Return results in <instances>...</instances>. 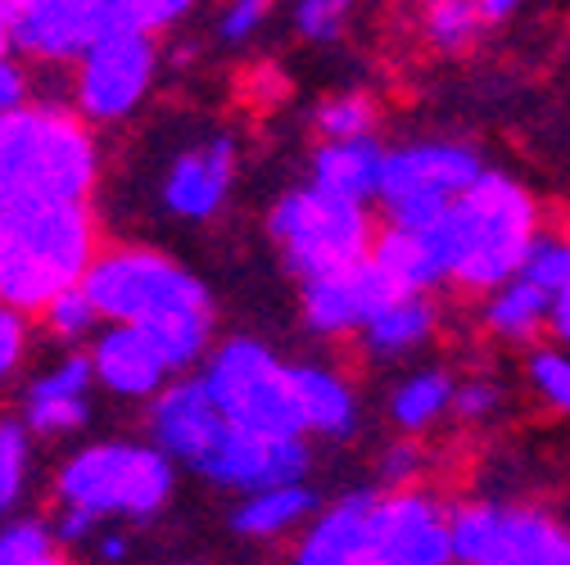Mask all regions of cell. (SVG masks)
<instances>
[{"mask_svg":"<svg viewBox=\"0 0 570 565\" xmlns=\"http://www.w3.org/2000/svg\"><path fill=\"white\" fill-rule=\"evenodd\" d=\"M539 236L543 227H539L534 195L517 177L493 172V168L435 227L421 231L440 276L449 286H462L475 295H493L508 280H517Z\"/></svg>","mask_w":570,"mask_h":565,"instance_id":"1","label":"cell"},{"mask_svg":"<svg viewBox=\"0 0 570 565\" xmlns=\"http://www.w3.org/2000/svg\"><path fill=\"white\" fill-rule=\"evenodd\" d=\"M100 254V227L87 204H19L0 214V308L41 317L82 280Z\"/></svg>","mask_w":570,"mask_h":565,"instance_id":"2","label":"cell"},{"mask_svg":"<svg viewBox=\"0 0 570 565\" xmlns=\"http://www.w3.org/2000/svg\"><path fill=\"white\" fill-rule=\"evenodd\" d=\"M96 177L100 146L73 109L32 100L0 118V214L19 204H87Z\"/></svg>","mask_w":570,"mask_h":565,"instance_id":"3","label":"cell"},{"mask_svg":"<svg viewBox=\"0 0 570 565\" xmlns=\"http://www.w3.org/2000/svg\"><path fill=\"white\" fill-rule=\"evenodd\" d=\"M186 14V0H19L10 54L32 63H78L109 37H159Z\"/></svg>","mask_w":570,"mask_h":565,"instance_id":"4","label":"cell"},{"mask_svg":"<svg viewBox=\"0 0 570 565\" xmlns=\"http://www.w3.org/2000/svg\"><path fill=\"white\" fill-rule=\"evenodd\" d=\"M177 466L155 448V444H127V439H105L87 444L68 457L55 475V498L59 507L87 512L91 521H146L164 512L173 498Z\"/></svg>","mask_w":570,"mask_h":565,"instance_id":"5","label":"cell"},{"mask_svg":"<svg viewBox=\"0 0 570 565\" xmlns=\"http://www.w3.org/2000/svg\"><path fill=\"white\" fill-rule=\"evenodd\" d=\"M267 236L285 262V271L304 280H322L372 258L376 227L363 204L331 199L313 186L281 195L267 214Z\"/></svg>","mask_w":570,"mask_h":565,"instance_id":"6","label":"cell"},{"mask_svg":"<svg viewBox=\"0 0 570 565\" xmlns=\"http://www.w3.org/2000/svg\"><path fill=\"white\" fill-rule=\"evenodd\" d=\"M199 380L227 426L254 430V435H276V439H304L291 367H285L263 339H245V335L223 339L208 353Z\"/></svg>","mask_w":570,"mask_h":565,"instance_id":"7","label":"cell"},{"mask_svg":"<svg viewBox=\"0 0 570 565\" xmlns=\"http://www.w3.org/2000/svg\"><path fill=\"white\" fill-rule=\"evenodd\" d=\"M82 290L105 326H146L177 308H213L204 280L150 245L100 249Z\"/></svg>","mask_w":570,"mask_h":565,"instance_id":"8","label":"cell"},{"mask_svg":"<svg viewBox=\"0 0 570 565\" xmlns=\"http://www.w3.org/2000/svg\"><path fill=\"white\" fill-rule=\"evenodd\" d=\"M484 159L458 140H412V146L385 150V172L376 204L385 227L394 231H425L484 177Z\"/></svg>","mask_w":570,"mask_h":565,"instance_id":"9","label":"cell"},{"mask_svg":"<svg viewBox=\"0 0 570 565\" xmlns=\"http://www.w3.org/2000/svg\"><path fill=\"white\" fill-rule=\"evenodd\" d=\"M458 565H570V529L543 512L508 503L453 507Z\"/></svg>","mask_w":570,"mask_h":565,"instance_id":"10","label":"cell"},{"mask_svg":"<svg viewBox=\"0 0 570 565\" xmlns=\"http://www.w3.org/2000/svg\"><path fill=\"white\" fill-rule=\"evenodd\" d=\"M155 73H159L155 37H140V32L109 37L73 63V113L87 127L91 122H100V127L122 122L146 105Z\"/></svg>","mask_w":570,"mask_h":565,"instance_id":"11","label":"cell"},{"mask_svg":"<svg viewBox=\"0 0 570 565\" xmlns=\"http://www.w3.org/2000/svg\"><path fill=\"white\" fill-rule=\"evenodd\" d=\"M372 547L385 565H458L453 561V507H444L425 488L376 493Z\"/></svg>","mask_w":570,"mask_h":565,"instance_id":"12","label":"cell"},{"mask_svg":"<svg viewBox=\"0 0 570 565\" xmlns=\"http://www.w3.org/2000/svg\"><path fill=\"white\" fill-rule=\"evenodd\" d=\"M399 299V290L385 280V271L367 258L348 271L322 276V280H304L299 286V313L304 326L322 339H340V335H363L367 321L376 313H385Z\"/></svg>","mask_w":570,"mask_h":565,"instance_id":"13","label":"cell"},{"mask_svg":"<svg viewBox=\"0 0 570 565\" xmlns=\"http://www.w3.org/2000/svg\"><path fill=\"white\" fill-rule=\"evenodd\" d=\"M204 479L236 488V493H267V488H285V484H304L308 475V444L304 439H276V435H254V430H236L227 426V435L218 439L213 457L199 470Z\"/></svg>","mask_w":570,"mask_h":565,"instance_id":"14","label":"cell"},{"mask_svg":"<svg viewBox=\"0 0 570 565\" xmlns=\"http://www.w3.org/2000/svg\"><path fill=\"white\" fill-rule=\"evenodd\" d=\"M150 435H155V448L173 466L204 470V462L213 457L218 439L227 435V420H223L218 407H213L199 376H177L150 403Z\"/></svg>","mask_w":570,"mask_h":565,"instance_id":"15","label":"cell"},{"mask_svg":"<svg viewBox=\"0 0 570 565\" xmlns=\"http://www.w3.org/2000/svg\"><path fill=\"white\" fill-rule=\"evenodd\" d=\"M232 181H236V140L208 136L173 159L164 177V208L186 222H208L227 204Z\"/></svg>","mask_w":570,"mask_h":565,"instance_id":"16","label":"cell"},{"mask_svg":"<svg viewBox=\"0 0 570 565\" xmlns=\"http://www.w3.org/2000/svg\"><path fill=\"white\" fill-rule=\"evenodd\" d=\"M87 358H91L96 385L109 389L114 398H131V403H155L173 376L140 326H105L91 339Z\"/></svg>","mask_w":570,"mask_h":565,"instance_id":"17","label":"cell"},{"mask_svg":"<svg viewBox=\"0 0 570 565\" xmlns=\"http://www.w3.org/2000/svg\"><path fill=\"white\" fill-rule=\"evenodd\" d=\"M91 389H96V371L87 348L82 353H63V358L37 376L23 394V426L41 439H63L78 435L91 420Z\"/></svg>","mask_w":570,"mask_h":565,"instance_id":"18","label":"cell"},{"mask_svg":"<svg viewBox=\"0 0 570 565\" xmlns=\"http://www.w3.org/2000/svg\"><path fill=\"white\" fill-rule=\"evenodd\" d=\"M372 507L376 493H348L335 507H326L308 525L291 565H385L372 547Z\"/></svg>","mask_w":570,"mask_h":565,"instance_id":"19","label":"cell"},{"mask_svg":"<svg viewBox=\"0 0 570 565\" xmlns=\"http://www.w3.org/2000/svg\"><path fill=\"white\" fill-rule=\"evenodd\" d=\"M381 172H385V146L376 136L367 140H331V146L313 150V190L331 195V199H348V204H372L381 190Z\"/></svg>","mask_w":570,"mask_h":565,"instance_id":"20","label":"cell"},{"mask_svg":"<svg viewBox=\"0 0 570 565\" xmlns=\"http://www.w3.org/2000/svg\"><path fill=\"white\" fill-rule=\"evenodd\" d=\"M291 385H295V407L304 420V435H322V439H348L358 430V394L353 385L331 371V367H291Z\"/></svg>","mask_w":570,"mask_h":565,"instance_id":"21","label":"cell"},{"mask_svg":"<svg viewBox=\"0 0 570 565\" xmlns=\"http://www.w3.org/2000/svg\"><path fill=\"white\" fill-rule=\"evenodd\" d=\"M440 330V308L431 295H399L385 313H376L363 330V348L376 363H403L425 348Z\"/></svg>","mask_w":570,"mask_h":565,"instance_id":"22","label":"cell"},{"mask_svg":"<svg viewBox=\"0 0 570 565\" xmlns=\"http://www.w3.org/2000/svg\"><path fill=\"white\" fill-rule=\"evenodd\" d=\"M484 330L508 339V344H530L552 326V295H543L539 286H530V280H508L503 290L484 295Z\"/></svg>","mask_w":570,"mask_h":565,"instance_id":"23","label":"cell"},{"mask_svg":"<svg viewBox=\"0 0 570 565\" xmlns=\"http://www.w3.org/2000/svg\"><path fill=\"white\" fill-rule=\"evenodd\" d=\"M313 516H317V493L308 484H285V488L249 493L236 507L232 525L245 538H281V534H295L299 525H308Z\"/></svg>","mask_w":570,"mask_h":565,"instance_id":"24","label":"cell"},{"mask_svg":"<svg viewBox=\"0 0 570 565\" xmlns=\"http://www.w3.org/2000/svg\"><path fill=\"white\" fill-rule=\"evenodd\" d=\"M453 394H458V380H453L449 371H440V367L412 371L407 380L394 385L385 412H390V420H394V426H399L407 439H416V435H425L431 426H440V420L453 412Z\"/></svg>","mask_w":570,"mask_h":565,"instance_id":"25","label":"cell"},{"mask_svg":"<svg viewBox=\"0 0 570 565\" xmlns=\"http://www.w3.org/2000/svg\"><path fill=\"white\" fill-rule=\"evenodd\" d=\"M372 262L385 271V280L399 290V295H431L435 286H444V276L425 249L421 231H394L385 227L372 245Z\"/></svg>","mask_w":570,"mask_h":565,"instance_id":"26","label":"cell"},{"mask_svg":"<svg viewBox=\"0 0 570 565\" xmlns=\"http://www.w3.org/2000/svg\"><path fill=\"white\" fill-rule=\"evenodd\" d=\"M140 330H146L150 344L159 348V358L168 363L173 380L213 353V308H177V313L146 321Z\"/></svg>","mask_w":570,"mask_h":565,"instance_id":"27","label":"cell"},{"mask_svg":"<svg viewBox=\"0 0 570 565\" xmlns=\"http://www.w3.org/2000/svg\"><path fill=\"white\" fill-rule=\"evenodd\" d=\"M381 122V105L367 91H335L313 109V131L322 136V146L331 140H367Z\"/></svg>","mask_w":570,"mask_h":565,"instance_id":"28","label":"cell"},{"mask_svg":"<svg viewBox=\"0 0 570 565\" xmlns=\"http://www.w3.org/2000/svg\"><path fill=\"white\" fill-rule=\"evenodd\" d=\"M484 32L475 0H435V6L421 10V37L431 41L440 54H462L475 46V37Z\"/></svg>","mask_w":570,"mask_h":565,"instance_id":"29","label":"cell"},{"mask_svg":"<svg viewBox=\"0 0 570 565\" xmlns=\"http://www.w3.org/2000/svg\"><path fill=\"white\" fill-rule=\"evenodd\" d=\"M32 470V430L23 416H0V516L14 512Z\"/></svg>","mask_w":570,"mask_h":565,"instance_id":"30","label":"cell"},{"mask_svg":"<svg viewBox=\"0 0 570 565\" xmlns=\"http://www.w3.org/2000/svg\"><path fill=\"white\" fill-rule=\"evenodd\" d=\"M525 380L530 389L561 416H570V348L561 344H534L525 353Z\"/></svg>","mask_w":570,"mask_h":565,"instance_id":"31","label":"cell"},{"mask_svg":"<svg viewBox=\"0 0 570 565\" xmlns=\"http://www.w3.org/2000/svg\"><path fill=\"white\" fill-rule=\"evenodd\" d=\"M0 565H68L46 521H10L0 529Z\"/></svg>","mask_w":570,"mask_h":565,"instance_id":"32","label":"cell"},{"mask_svg":"<svg viewBox=\"0 0 570 565\" xmlns=\"http://www.w3.org/2000/svg\"><path fill=\"white\" fill-rule=\"evenodd\" d=\"M41 326H46L50 339H59V344H82V339H96V335H100V313H96V304L87 299V290H68L63 299H55V304L41 313Z\"/></svg>","mask_w":570,"mask_h":565,"instance_id":"33","label":"cell"},{"mask_svg":"<svg viewBox=\"0 0 570 565\" xmlns=\"http://www.w3.org/2000/svg\"><path fill=\"white\" fill-rule=\"evenodd\" d=\"M521 280H530V286H539L543 295H561L570 286V236H539L525 267H521Z\"/></svg>","mask_w":570,"mask_h":565,"instance_id":"34","label":"cell"},{"mask_svg":"<svg viewBox=\"0 0 570 565\" xmlns=\"http://www.w3.org/2000/svg\"><path fill=\"white\" fill-rule=\"evenodd\" d=\"M295 28L304 41L331 46L348 28V6L344 0H304V6H295Z\"/></svg>","mask_w":570,"mask_h":565,"instance_id":"35","label":"cell"},{"mask_svg":"<svg viewBox=\"0 0 570 565\" xmlns=\"http://www.w3.org/2000/svg\"><path fill=\"white\" fill-rule=\"evenodd\" d=\"M498 407H503V385L475 376V380H458V394H453V412L449 416L466 420V426H480V420L498 416Z\"/></svg>","mask_w":570,"mask_h":565,"instance_id":"36","label":"cell"},{"mask_svg":"<svg viewBox=\"0 0 570 565\" xmlns=\"http://www.w3.org/2000/svg\"><path fill=\"white\" fill-rule=\"evenodd\" d=\"M425 475V448L416 439H399L385 448L381 457V484L390 493H403V488H416V479Z\"/></svg>","mask_w":570,"mask_h":565,"instance_id":"37","label":"cell"},{"mask_svg":"<svg viewBox=\"0 0 570 565\" xmlns=\"http://www.w3.org/2000/svg\"><path fill=\"white\" fill-rule=\"evenodd\" d=\"M263 19H267V6H263V0H236V6H227L223 19H218V41H227V46H245V41L258 32Z\"/></svg>","mask_w":570,"mask_h":565,"instance_id":"38","label":"cell"},{"mask_svg":"<svg viewBox=\"0 0 570 565\" xmlns=\"http://www.w3.org/2000/svg\"><path fill=\"white\" fill-rule=\"evenodd\" d=\"M240 87H245V100H254V105H281L285 100V73L276 63H249V73L240 78Z\"/></svg>","mask_w":570,"mask_h":565,"instance_id":"39","label":"cell"},{"mask_svg":"<svg viewBox=\"0 0 570 565\" xmlns=\"http://www.w3.org/2000/svg\"><path fill=\"white\" fill-rule=\"evenodd\" d=\"M23 348H28V321L0 308V380L14 376V367L23 363Z\"/></svg>","mask_w":570,"mask_h":565,"instance_id":"40","label":"cell"},{"mask_svg":"<svg viewBox=\"0 0 570 565\" xmlns=\"http://www.w3.org/2000/svg\"><path fill=\"white\" fill-rule=\"evenodd\" d=\"M23 105H32V96H28V73H23V63L10 54V59H0V118L19 113Z\"/></svg>","mask_w":570,"mask_h":565,"instance_id":"41","label":"cell"},{"mask_svg":"<svg viewBox=\"0 0 570 565\" xmlns=\"http://www.w3.org/2000/svg\"><path fill=\"white\" fill-rule=\"evenodd\" d=\"M552 335L561 348H570V286L552 299Z\"/></svg>","mask_w":570,"mask_h":565,"instance_id":"42","label":"cell"},{"mask_svg":"<svg viewBox=\"0 0 570 565\" xmlns=\"http://www.w3.org/2000/svg\"><path fill=\"white\" fill-rule=\"evenodd\" d=\"M475 10H480V23L484 28H498V23H508L517 14L512 0H475Z\"/></svg>","mask_w":570,"mask_h":565,"instance_id":"43","label":"cell"},{"mask_svg":"<svg viewBox=\"0 0 570 565\" xmlns=\"http://www.w3.org/2000/svg\"><path fill=\"white\" fill-rule=\"evenodd\" d=\"M19 14V0H0V59H10V28Z\"/></svg>","mask_w":570,"mask_h":565,"instance_id":"44","label":"cell"},{"mask_svg":"<svg viewBox=\"0 0 570 565\" xmlns=\"http://www.w3.org/2000/svg\"><path fill=\"white\" fill-rule=\"evenodd\" d=\"M100 556L105 561H122L127 556V538L122 534H100Z\"/></svg>","mask_w":570,"mask_h":565,"instance_id":"45","label":"cell"}]
</instances>
